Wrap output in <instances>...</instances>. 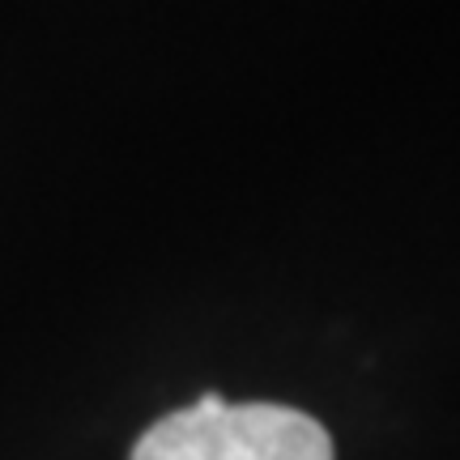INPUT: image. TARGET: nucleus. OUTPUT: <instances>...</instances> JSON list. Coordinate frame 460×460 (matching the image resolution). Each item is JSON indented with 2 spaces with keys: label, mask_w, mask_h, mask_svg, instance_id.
<instances>
[{
  "label": "nucleus",
  "mask_w": 460,
  "mask_h": 460,
  "mask_svg": "<svg viewBox=\"0 0 460 460\" xmlns=\"http://www.w3.org/2000/svg\"><path fill=\"white\" fill-rule=\"evenodd\" d=\"M132 460H332V439L290 405H230L205 393L192 410L154 422Z\"/></svg>",
  "instance_id": "1"
}]
</instances>
